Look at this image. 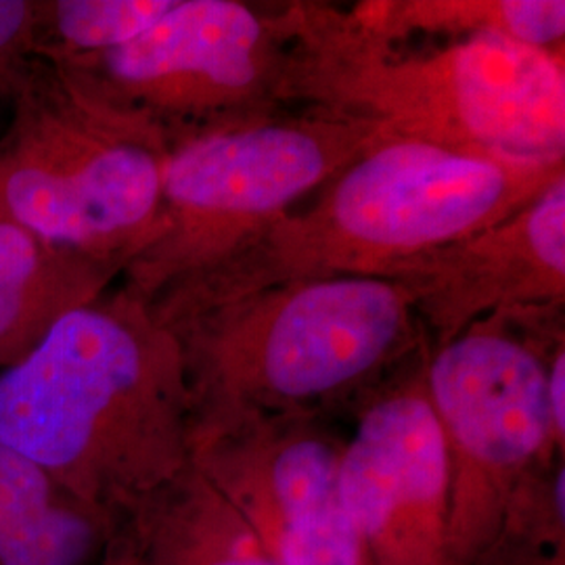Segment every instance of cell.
Here are the masks:
<instances>
[{"label":"cell","instance_id":"6da1fadb","mask_svg":"<svg viewBox=\"0 0 565 565\" xmlns=\"http://www.w3.org/2000/svg\"><path fill=\"white\" fill-rule=\"evenodd\" d=\"M285 20L287 109L348 121L377 141L565 163L564 49L482 34L408 53L327 2H285Z\"/></svg>","mask_w":565,"mask_h":565},{"label":"cell","instance_id":"7a4b0ae2","mask_svg":"<svg viewBox=\"0 0 565 565\" xmlns=\"http://www.w3.org/2000/svg\"><path fill=\"white\" fill-rule=\"evenodd\" d=\"M181 345L120 281L0 371V443L51 478L135 490L193 467Z\"/></svg>","mask_w":565,"mask_h":565},{"label":"cell","instance_id":"3957f363","mask_svg":"<svg viewBox=\"0 0 565 565\" xmlns=\"http://www.w3.org/2000/svg\"><path fill=\"white\" fill-rule=\"evenodd\" d=\"M181 345L195 425L239 413L315 417L424 352L408 294L385 277L275 282L147 300Z\"/></svg>","mask_w":565,"mask_h":565},{"label":"cell","instance_id":"277c9868","mask_svg":"<svg viewBox=\"0 0 565 565\" xmlns=\"http://www.w3.org/2000/svg\"><path fill=\"white\" fill-rule=\"evenodd\" d=\"M562 177L565 163L373 142L235 258L156 298H224L298 279L385 277L419 254L505 221Z\"/></svg>","mask_w":565,"mask_h":565},{"label":"cell","instance_id":"5b68a950","mask_svg":"<svg viewBox=\"0 0 565 565\" xmlns=\"http://www.w3.org/2000/svg\"><path fill=\"white\" fill-rule=\"evenodd\" d=\"M0 137V221L121 270L149 242L168 135L57 61L11 78Z\"/></svg>","mask_w":565,"mask_h":565},{"label":"cell","instance_id":"8992f818","mask_svg":"<svg viewBox=\"0 0 565 565\" xmlns=\"http://www.w3.org/2000/svg\"><path fill=\"white\" fill-rule=\"evenodd\" d=\"M373 142L364 128L300 109L172 139L153 233L121 285L153 300L221 268Z\"/></svg>","mask_w":565,"mask_h":565},{"label":"cell","instance_id":"52a82bcc","mask_svg":"<svg viewBox=\"0 0 565 565\" xmlns=\"http://www.w3.org/2000/svg\"><path fill=\"white\" fill-rule=\"evenodd\" d=\"M564 312L492 317L425 352V394L450 465V564L480 551L553 455L546 373Z\"/></svg>","mask_w":565,"mask_h":565},{"label":"cell","instance_id":"ba28073f","mask_svg":"<svg viewBox=\"0 0 565 565\" xmlns=\"http://www.w3.org/2000/svg\"><path fill=\"white\" fill-rule=\"evenodd\" d=\"M287 46L285 2L177 0L120 49L57 63L151 118L172 141L287 109Z\"/></svg>","mask_w":565,"mask_h":565},{"label":"cell","instance_id":"9c48e42d","mask_svg":"<svg viewBox=\"0 0 565 565\" xmlns=\"http://www.w3.org/2000/svg\"><path fill=\"white\" fill-rule=\"evenodd\" d=\"M338 443L315 417L239 413L195 425L193 467L279 565H364L338 492Z\"/></svg>","mask_w":565,"mask_h":565},{"label":"cell","instance_id":"30bf717a","mask_svg":"<svg viewBox=\"0 0 565 565\" xmlns=\"http://www.w3.org/2000/svg\"><path fill=\"white\" fill-rule=\"evenodd\" d=\"M338 492L364 565H452L450 465L424 366L364 406L342 448Z\"/></svg>","mask_w":565,"mask_h":565},{"label":"cell","instance_id":"8fae6325","mask_svg":"<svg viewBox=\"0 0 565 565\" xmlns=\"http://www.w3.org/2000/svg\"><path fill=\"white\" fill-rule=\"evenodd\" d=\"M431 348L492 317L564 312L565 177L505 221L394 266Z\"/></svg>","mask_w":565,"mask_h":565},{"label":"cell","instance_id":"7c38bea8","mask_svg":"<svg viewBox=\"0 0 565 565\" xmlns=\"http://www.w3.org/2000/svg\"><path fill=\"white\" fill-rule=\"evenodd\" d=\"M121 266L0 221V371L21 361L72 310L121 279Z\"/></svg>","mask_w":565,"mask_h":565},{"label":"cell","instance_id":"4fadbf2b","mask_svg":"<svg viewBox=\"0 0 565 565\" xmlns=\"http://www.w3.org/2000/svg\"><path fill=\"white\" fill-rule=\"evenodd\" d=\"M348 15L380 41L413 36H503L536 49H564V0H364Z\"/></svg>","mask_w":565,"mask_h":565},{"label":"cell","instance_id":"5bb4252c","mask_svg":"<svg viewBox=\"0 0 565 565\" xmlns=\"http://www.w3.org/2000/svg\"><path fill=\"white\" fill-rule=\"evenodd\" d=\"M93 527L61 505L53 478L0 443V565H82Z\"/></svg>","mask_w":565,"mask_h":565},{"label":"cell","instance_id":"9a60e30c","mask_svg":"<svg viewBox=\"0 0 565 565\" xmlns=\"http://www.w3.org/2000/svg\"><path fill=\"white\" fill-rule=\"evenodd\" d=\"M177 0H53L34 2L32 57L82 60L141 36Z\"/></svg>","mask_w":565,"mask_h":565},{"label":"cell","instance_id":"2e32d148","mask_svg":"<svg viewBox=\"0 0 565 565\" xmlns=\"http://www.w3.org/2000/svg\"><path fill=\"white\" fill-rule=\"evenodd\" d=\"M221 499L226 511L223 515V546H216L200 565H279L268 555V551L258 541L254 530L235 511V507L223 494Z\"/></svg>","mask_w":565,"mask_h":565},{"label":"cell","instance_id":"e0dca14e","mask_svg":"<svg viewBox=\"0 0 565 565\" xmlns=\"http://www.w3.org/2000/svg\"><path fill=\"white\" fill-rule=\"evenodd\" d=\"M546 390H548V408L557 438L564 443L565 436V343L553 350L548 359L546 373Z\"/></svg>","mask_w":565,"mask_h":565}]
</instances>
